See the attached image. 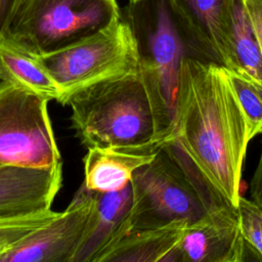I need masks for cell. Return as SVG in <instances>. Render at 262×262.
<instances>
[{
  "label": "cell",
  "instance_id": "603a6c76",
  "mask_svg": "<svg viewBox=\"0 0 262 262\" xmlns=\"http://www.w3.org/2000/svg\"><path fill=\"white\" fill-rule=\"evenodd\" d=\"M131 1H135V0H129V2H131Z\"/></svg>",
  "mask_w": 262,
  "mask_h": 262
},
{
  "label": "cell",
  "instance_id": "44dd1931",
  "mask_svg": "<svg viewBox=\"0 0 262 262\" xmlns=\"http://www.w3.org/2000/svg\"><path fill=\"white\" fill-rule=\"evenodd\" d=\"M250 194L253 201L262 204V149L250 183Z\"/></svg>",
  "mask_w": 262,
  "mask_h": 262
},
{
  "label": "cell",
  "instance_id": "e0dca14e",
  "mask_svg": "<svg viewBox=\"0 0 262 262\" xmlns=\"http://www.w3.org/2000/svg\"><path fill=\"white\" fill-rule=\"evenodd\" d=\"M226 72L242 106L247 126V137L250 142L262 133V87L227 69Z\"/></svg>",
  "mask_w": 262,
  "mask_h": 262
},
{
  "label": "cell",
  "instance_id": "9a60e30c",
  "mask_svg": "<svg viewBox=\"0 0 262 262\" xmlns=\"http://www.w3.org/2000/svg\"><path fill=\"white\" fill-rule=\"evenodd\" d=\"M155 152H130L115 148H87L83 158V183L94 192H111L130 184L133 173L149 163Z\"/></svg>",
  "mask_w": 262,
  "mask_h": 262
},
{
  "label": "cell",
  "instance_id": "7c38bea8",
  "mask_svg": "<svg viewBox=\"0 0 262 262\" xmlns=\"http://www.w3.org/2000/svg\"><path fill=\"white\" fill-rule=\"evenodd\" d=\"M132 205L131 182L111 192H95L93 210L72 262H96L102 252L123 235Z\"/></svg>",
  "mask_w": 262,
  "mask_h": 262
},
{
  "label": "cell",
  "instance_id": "4fadbf2b",
  "mask_svg": "<svg viewBox=\"0 0 262 262\" xmlns=\"http://www.w3.org/2000/svg\"><path fill=\"white\" fill-rule=\"evenodd\" d=\"M189 224H168L128 232L100 254L96 262H180L179 247Z\"/></svg>",
  "mask_w": 262,
  "mask_h": 262
},
{
  "label": "cell",
  "instance_id": "d6986e66",
  "mask_svg": "<svg viewBox=\"0 0 262 262\" xmlns=\"http://www.w3.org/2000/svg\"><path fill=\"white\" fill-rule=\"evenodd\" d=\"M245 243V261H262V204L241 195L236 207Z\"/></svg>",
  "mask_w": 262,
  "mask_h": 262
},
{
  "label": "cell",
  "instance_id": "ba28073f",
  "mask_svg": "<svg viewBox=\"0 0 262 262\" xmlns=\"http://www.w3.org/2000/svg\"><path fill=\"white\" fill-rule=\"evenodd\" d=\"M95 192L83 185L68 207L0 254V262H72L88 225Z\"/></svg>",
  "mask_w": 262,
  "mask_h": 262
},
{
  "label": "cell",
  "instance_id": "7a4b0ae2",
  "mask_svg": "<svg viewBox=\"0 0 262 262\" xmlns=\"http://www.w3.org/2000/svg\"><path fill=\"white\" fill-rule=\"evenodd\" d=\"M66 105L71 128L86 148L155 152L162 146L165 131L140 69L87 87Z\"/></svg>",
  "mask_w": 262,
  "mask_h": 262
},
{
  "label": "cell",
  "instance_id": "30bf717a",
  "mask_svg": "<svg viewBox=\"0 0 262 262\" xmlns=\"http://www.w3.org/2000/svg\"><path fill=\"white\" fill-rule=\"evenodd\" d=\"M180 262H243L245 243L236 208L221 204L186 227Z\"/></svg>",
  "mask_w": 262,
  "mask_h": 262
},
{
  "label": "cell",
  "instance_id": "3957f363",
  "mask_svg": "<svg viewBox=\"0 0 262 262\" xmlns=\"http://www.w3.org/2000/svg\"><path fill=\"white\" fill-rule=\"evenodd\" d=\"M131 187L132 205L122 237L176 220L191 223L211 208L226 204L170 142H164L154 159L133 173Z\"/></svg>",
  "mask_w": 262,
  "mask_h": 262
},
{
  "label": "cell",
  "instance_id": "8fae6325",
  "mask_svg": "<svg viewBox=\"0 0 262 262\" xmlns=\"http://www.w3.org/2000/svg\"><path fill=\"white\" fill-rule=\"evenodd\" d=\"M62 184V164L51 168L0 166V216L51 209Z\"/></svg>",
  "mask_w": 262,
  "mask_h": 262
},
{
  "label": "cell",
  "instance_id": "5bb4252c",
  "mask_svg": "<svg viewBox=\"0 0 262 262\" xmlns=\"http://www.w3.org/2000/svg\"><path fill=\"white\" fill-rule=\"evenodd\" d=\"M0 81L59 102L60 88L42 54L5 35H0Z\"/></svg>",
  "mask_w": 262,
  "mask_h": 262
},
{
  "label": "cell",
  "instance_id": "d4e9b609",
  "mask_svg": "<svg viewBox=\"0 0 262 262\" xmlns=\"http://www.w3.org/2000/svg\"><path fill=\"white\" fill-rule=\"evenodd\" d=\"M0 166H3V165H1V164H0Z\"/></svg>",
  "mask_w": 262,
  "mask_h": 262
},
{
  "label": "cell",
  "instance_id": "ffe728a7",
  "mask_svg": "<svg viewBox=\"0 0 262 262\" xmlns=\"http://www.w3.org/2000/svg\"><path fill=\"white\" fill-rule=\"evenodd\" d=\"M262 54V0L244 1Z\"/></svg>",
  "mask_w": 262,
  "mask_h": 262
},
{
  "label": "cell",
  "instance_id": "ac0fdd59",
  "mask_svg": "<svg viewBox=\"0 0 262 262\" xmlns=\"http://www.w3.org/2000/svg\"><path fill=\"white\" fill-rule=\"evenodd\" d=\"M58 213L52 209H47L26 214L0 216V254L52 220Z\"/></svg>",
  "mask_w": 262,
  "mask_h": 262
},
{
  "label": "cell",
  "instance_id": "2e32d148",
  "mask_svg": "<svg viewBox=\"0 0 262 262\" xmlns=\"http://www.w3.org/2000/svg\"><path fill=\"white\" fill-rule=\"evenodd\" d=\"M232 68L262 87V54L244 1L233 0L231 23Z\"/></svg>",
  "mask_w": 262,
  "mask_h": 262
},
{
  "label": "cell",
  "instance_id": "6da1fadb",
  "mask_svg": "<svg viewBox=\"0 0 262 262\" xmlns=\"http://www.w3.org/2000/svg\"><path fill=\"white\" fill-rule=\"evenodd\" d=\"M164 142L174 144L221 200L237 207L249 140L242 106L222 64L183 57L174 118Z\"/></svg>",
  "mask_w": 262,
  "mask_h": 262
},
{
  "label": "cell",
  "instance_id": "cb8c5ba5",
  "mask_svg": "<svg viewBox=\"0 0 262 262\" xmlns=\"http://www.w3.org/2000/svg\"><path fill=\"white\" fill-rule=\"evenodd\" d=\"M242 1H247V0H242Z\"/></svg>",
  "mask_w": 262,
  "mask_h": 262
},
{
  "label": "cell",
  "instance_id": "8992f818",
  "mask_svg": "<svg viewBox=\"0 0 262 262\" xmlns=\"http://www.w3.org/2000/svg\"><path fill=\"white\" fill-rule=\"evenodd\" d=\"M119 17L116 0H20L1 35L43 53L94 34Z\"/></svg>",
  "mask_w": 262,
  "mask_h": 262
},
{
  "label": "cell",
  "instance_id": "7402d4cb",
  "mask_svg": "<svg viewBox=\"0 0 262 262\" xmlns=\"http://www.w3.org/2000/svg\"><path fill=\"white\" fill-rule=\"evenodd\" d=\"M20 0H0V35L6 29Z\"/></svg>",
  "mask_w": 262,
  "mask_h": 262
},
{
  "label": "cell",
  "instance_id": "9c48e42d",
  "mask_svg": "<svg viewBox=\"0 0 262 262\" xmlns=\"http://www.w3.org/2000/svg\"><path fill=\"white\" fill-rule=\"evenodd\" d=\"M186 34L191 56L232 68L233 0H170Z\"/></svg>",
  "mask_w": 262,
  "mask_h": 262
},
{
  "label": "cell",
  "instance_id": "5b68a950",
  "mask_svg": "<svg viewBox=\"0 0 262 262\" xmlns=\"http://www.w3.org/2000/svg\"><path fill=\"white\" fill-rule=\"evenodd\" d=\"M41 54L60 88L63 105L73 94L140 64L136 39L122 15L94 34Z\"/></svg>",
  "mask_w": 262,
  "mask_h": 262
},
{
  "label": "cell",
  "instance_id": "277c9868",
  "mask_svg": "<svg viewBox=\"0 0 262 262\" xmlns=\"http://www.w3.org/2000/svg\"><path fill=\"white\" fill-rule=\"evenodd\" d=\"M121 15L136 39L139 69L166 137L174 118L181 62L190 55L186 34L170 0L131 1Z\"/></svg>",
  "mask_w": 262,
  "mask_h": 262
},
{
  "label": "cell",
  "instance_id": "52a82bcc",
  "mask_svg": "<svg viewBox=\"0 0 262 262\" xmlns=\"http://www.w3.org/2000/svg\"><path fill=\"white\" fill-rule=\"evenodd\" d=\"M49 100L7 82H0V164L51 168L61 163Z\"/></svg>",
  "mask_w": 262,
  "mask_h": 262
}]
</instances>
